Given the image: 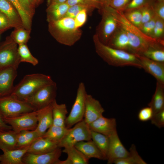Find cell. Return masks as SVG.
I'll list each match as a JSON object with an SVG mask.
<instances>
[{"label":"cell","instance_id":"53","mask_svg":"<svg viewBox=\"0 0 164 164\" xmlns=\"http://www.w3.org/2000/svg\"><path fill=\"white\" fill-rule=\"evenodd\" d=\"M100 1L101 9L103 8L108 6L111 0H100Z\"/></svg>","mask_w":164,"mask_h":164},{"label":"cell","instance_id":"27","mask_svg":"<svg viewBox=\"0 0 164 164\" xmlns=\"http://www.w3.org/2000/svg\"><path fill=\"white\" fill-rule=\"evenodd\" d=\"M53 125L65 126L66 115L68 113L65 104H58L55 100L52 104Z\"/></svg>","mask_w":164,"mask_h":164},{"label":"cell","instance_id":"12","mask_svg":"<svg viewBox=\"0 0 164 164\" xmlns=\"http://www.w3.org/2000/svg\"><path fill=\"white\" fill-rule=\"evenodd\" d=\"M62 151L60 148L48 153L35 154L26 152L22 158L23 164H57Z\"/></svg>","mask_w":164,"mask_h":164},{"label":"cell","instance_id":"39","mask_svg":"<svg viewBox=\"0 0 164 164\" xmlns=\"http://www.w3.org/2000/svg\"><path fill=\"white\" fill-rule=\"evenodd\" d=\"M85 9H89L91 11L93 9L85 4L76 5L69 7L64 17L74 19L80 11Z\"/></svg>","mask_w":164,"mask_h":164},{"label":"cell","instance_id":"11","mask_svg":"<svg viewBox=\"0 0 164 164\" xmlns=\"http://www.w3.org/2000/svg\"><path fill=\"white\" fill-rule=\"evenodd\" d=\"M37 110L17 116L3 118L4 122L17 132L23 130H33L36 128L38 121Z\"/></svg>","mask_w":164,"mask_h":164},{"label":"cell","instance_id":"38","mask_svg":"<svg viewBox=\"0 0 164 164\" xmlns=\"http://www.w3.org/2000/svg\"><path fill=\"white\" fill-rule=\"evenodd\" d=\"M164 33V20L156 15L152 37L157 39H163Z\"/></svg>","mask_w":164,"mask_h":164},{"label":"cell","instance_id":"30","mask_svg":"<svg viewBox=\"0 0 164 164\" xmlns=\"http://www.w3.org/2000/svg\"><path fill=\"white\" fill-rule=\"evenodd\" d=\"M91 139L106 159L109 144V137L103 134L91 130Z\"/></svg>","mask_w":164,"mask_h":164},{"label":"cell","instance_id":"43","mask_svg":"<svg viewBox=\"0 0 164 164\" xmlns=\"http://www.w3.org/2000/svg\"><path fill=\"white\" fill-rule=\"evenodd\" d=\"M132 0H111L109 5L111 8L124 12Z\"/></svg>","mask_w":164,"mask_h":164},{"label":"cell","instance_id":"46","mask_svg":"<svg viewBox=\"0 0 164 164\" xmlns=\"http://www.w3.org/2000/svg\"><path fill=\"white\" fill-rule=\"evenodd\" d=\"M147 4V0H132L124 12L139 9Z\"/></svg>","mask_w":164,"mask_h":164},{"label":"cell","instance_id":"50","mask_svg":"<svg viewBox=\"0 0 164 164\" xmlns=\"http://www.w3.org/2000/svg\"><path fill=\"white\" fill-rule=\"evenodd\" d=\"M84 3L93 9H97L100 10L101 9L100 0H84Z\"/></svg>","mask_w":164,"mask_h":164},{"label":"cell","instance_id":"37","mask_svg":"<svg viewBox=\"0 0 164 164\" xmlns=\"http://www.w3.org/2000/svg\"><path fill=\"white\" fill-rule=\"evenodd\" d=\"M126 17L133 25L139 28L141 26L142 14L140 9L124 12Z\"/></svg>","mask_w":164,"mask_h":164},{"label":"cell","instance_id":"21","mask_svg":"<svg viewBox=\"0 0 164 164\" xmlns=\"http://www.w3.org/2000/svg\"><path fill=\"white\" fill-rule=\"evenodd\" d=\"M74 146L89 159L95 158L100 160H106V158L92 140L78 142Z\"/></svg>","mask_w":164,"mask_h":164},{"label":"cell","instance_id":"52","mask_svg":"<svg viewBox=\"0 0 164 164\" xmlns=\"http://www.w3.org/2000/svg\"><path fill=\"white\" fill-rule=\"evenodd\" d=\"M66 2L69 7L77 4H85L84 0H67Z\"/></svg>","mask_w":164,"mask_h":164},{"label":"cell","instance_id":"18","mask_svg":"<svg viewBox=\"0 0 164 164\" xmlns=\"http://www.w3.org/2000/svg\"><path fill=\"white\" fill-rule=\"evenodd\" d=\"M37 111L38 124L35 130L41 137L53 124L52 104Z\"/></svg>","mask_w":164,"mask_h":164},{"label":"cell","instance_id":"15","mask_svg":"<svg viewBox=\"0 0 164 164\" xmlns=\"http://www.w3.org/2000/svg\"><path fill=\"white\" fill-rule=\"evenodd\" d=\"M17 68L8 67L0 69V97L9 95L14 86V80L17 76Z\"/></svg>","mask_w":164,"mask_h":164},{"label":"cell","instance_id":"26","mask_svg":"<svg viewBox=\"0 0 164 164\" xmlns=\"http://www.w3.org/2000/svg\"><path fill=\"white\" fill-rule=\"evenodd\" d=\"M148 105L153 114L164 109V84L157 81L155 91Z\"/></svg>","mask_w":164,"mask_h":164},{"label":"cell","instance_id":"45","mask_svg":"<svg viewBox=\"0 0 164 164\" xmlns=\"http://www.w3.org/2000/svg\"><path fill=\"white\" fill-rule=\"evenodd\" d=\"M151 123L159 128L164 127V109L153 114L151 120Z\"/></svg>","mask_w":164,"mask_h":164},{"label":"cell","instance_id":"13","mask_svg":"<svg viewBox=\"0 0 164 164\" xmlns=\"http://www.w3.org/2000/svg\"><path fill=\"white\" fill-rule=\"evenodd\" d=\"M109 144L107 155V163L111 164L117 159L128 156V152L121 142L117 131L109 137Z\"/></svg>","mask_w":164,"mask_h":164},{"label":"cell","instance_id":"41","mask_svg":"<svg viewBox=\"0 0 164 164\" xmlns=\"http://www.w3.org/2000/svg\"><path fill=\"white\" fill-rule=\"evenodd\" d=\"M156 15H155L149 21L142 24L139 29L145 35L152 37L155 26Z\"/></svg>","mask_w":164,"mask_h":164},{"label":"cell","instance_id":"32","mask_svg":"<svg viewBox=\"0 0 164 164\" xmlns=\"http://www.w3.org/2000/svg\"><path fill=\"white\" fill-rule=\"evenodd\" d=\"M69 129L65 126H59L53 125L41 137L59 142L66 135Z\"/></svg>","mask_w":164,"mask_h":164},{"label":"cell","instance_id":"28","mask_svg":"<svg viewBox=\"0 0 164 164\" xmlns=\"http://www.w3.org/2000/svg\"><path fill=\"white\" fill-rule=\"evenodd\" d=\"M17 133L12 129L0 131V149H16Z\"/></svg>","mask_w":164,"mask_h":164},{"label":"cell","instance_id":"8","mask_svg":"<svg viewBox=\"0 0 164 164\" xmlns=\"http://www.w3.org/2000/svg\"><path fill=\"white\" fill-rule=\"evenodd\" d=\"M87 94L84 84L82 82H80L77 89L75 101L70 112L65 120V125L67 128H70L83 119Z\"/></svg>","mask_w":164,"mask_h":164},{"label":"cell","instance_id":"20","mask_svg":"<svg viewBox=\"0 0 164 164\" xmlns=\"http://www.w3.org/2000/svg\"><path fill=\"white\" fill-rule=\"evenodd\" d=\"M0 11L7 17L12 28H24L19 13L9 0H0Z\"/></svg>","mask_w":164,"mask_h":164},{"label":"cell","instance_id":"7","mask_svg":"<svg viewBox=\"0 0 164 164\" xmlns=\"http://www.w3.org/2000/svg\"><path fill=\"white\" fill-rule=\"evenodd\" d=\"M91 130L88 125L84 119L75 125L72 128H69L68 131L59 142V148L73 146L77 143L82 141L91 140Z\"/></svg>","mask_w":164,"mask_h":164},{"label":"cell","instance_id":"54","mask_svg":"<svg viewBox=\"0 0 164 164\" xmlns=\"http://www.w3.org/2000/svg\"><path fill=\"white\" fill-rule=\"evenodd\" d=\"M67 0H50L49 5L54 3H62L66 2Z\"/></svg>","mask_w":164,"mask_h":164},{"label":"cell","instance_id":"9","mask_svg":"<svg viewBox=\"0 0 164 164\" xmlns=\"http://www.w3.org/2000/svg\"><path fill=\"white\" fill-rule=\"evenodd\" d=\"M17 45L10 36L0 44V69L8 67L17 69L21 62Z\"/></svg>","mask_w":164,"mask_h":164},{"label":"cell","instance_id":"33","mask_svg":"<svg viewBox=\"0 0 164 164\" xmlns=\"http://www.w3.org/2000/svg\"><path fill=\"white\" fill-rule=\"evenodd\" d=\"M142 55L155 61L164 62V46L159 45L150 47Z\"/></svg>","mask_w":164,"mask_h":164},{"label":"cell","instance_id":"2","mask_svg":"<svg viewBox=\"0 0 164 164\" xmlns=\"http://www.w3.org/2000/svg\"><path fill=\"white\" fill-rule=\"evenodd\" d=\"M93 41L97 53L110 65L115 67L132 66L142 68L139 59L134 54L110 47L100 41L95 34Z\"/></svg>","mask_w":164,"mask_h":164},{"label":"cell","instance_id":"5","mask_svg":"<svg viewBox=\"0 0 164 164\" xmlns=\"http://www.w3.org/2000/svg\"><path fill=\"white\" fill-rule=\"evenodd\" d=\"M35 111L26 102L10 95L0 97V115L3 118Z\"/></svg>","mask_w":164,"mask_h":164},{"label":"cell","instance_id":"56","mask_svg":"<svg viewBox=\"0 0 164 164\" xmlns=\"http://www.w3.org/2000/svg\"><path fill=\"white\" fill-rule=\"evenodd\" d=\"M158 1L161 2V1H164V0H157Z\"/></svg>","mask_w":164,"mask_h":164},{"label":"cell","instance_id":"29","mask_svg":"<svg viewBox=\"0 0 164 164\" xmlns=\"http://www.w3.org/2000/svg\"><path fill=\"white\" fill-rule=\"evenodd\" d=\"M40 137L35 129L23 130L17 133L16 149L23 148L30 145Z\"/></svg>","mask_w":164,"mask_h":164},{"label":"cell","instance_id":"19","mask_svg":"<svg viewBox=\"0 0 164 164\" xmlns=\"http://www.w3.org/2000/svg\"><path fill=\"white\" fill-rule=\"evenodd\" d=\"M59 142L40 137L30 145L27 152L40 154L50 152L59 147Z\"/></svg>","mask_w":164,"mask_h":164},{"label":"cell","instance_id":"1","mask_svg":"<svg viewBox=\"0 0 164 164\" xmlns=\"http://www.w3.org/2000/svg\"><path fill=\"white\" fill-rule=\"evenodd\" d=\"M108 7L114 16L118 27L123 29L127 35L130 53L142 55L150 47L158 45L164 46L163 39H157L145 34L128 20L123 12L115 10L109 6Z\"/></svg>","mask_w":164,"mask_h":164},{"label":"cell","instance_id":"44","mask_svg":"<svg viewBox=\"0 0 164 164\" xmlns=\"http://www.w3.org/2000/svg\"><path fill=\"white\" fill-rule=\"evenodd\" d=\"M153 114L152 109L148 106L143 108L140 110L138 114V118L142 121H147L151 120Z\"/></svg>","mask_w":164,"mask_h":164},{"label":"cell","instance_id":"48","mask_svg":"<svg viewBox=\"0 0 164 164\" xmlns=\"http://www.w3.org/2000/svg\"><path fill=\"white\" fill-rule=\"evenodd\" d=\"M25 10L32 18L35 14L34 5L29 0H18Z\"/></svg>","mask_w":164,"mask_h":164},{"label":"cell","instance_id":"6","mask_svg":"<svg viewBox=\"0 0 164 164\" xmlns=\"http://www.w3.org/2000/svg\"><path fill=\"white\" fill-rule=\"evenodd\" d=\"M57 90L56 84L53 82L40 88L25 101L39 110L52 104L56 100Z\"/></svg>","mask_w":164,"mask_h":164},{"label":"cell","instance_id":"35","mask_svg":"<svg viewBox=\"0 0 164 164\" xmlns=\"http://www.w3.org/2000/svg\"><path fill=\"white\" fill-rule=\"evenodd\" d=\"M19 13L25 29L31 30L32 18L22 7L18 0H9Z\"/></svg>","mask_w":164,"mask_h":164},{"label":"cell","instance_id":"31","mask_svg":"<svg viewBox=\"0 0 164 164\" xmlns=\"http://www.w3.org/2000/svg\"><path fill=\"white\" fill-rule=\"evenodd\" d=\"M129 155L127 157L115 160V164H146L139 155L135 145L132 144L130 149Z\"/></svg>","mask_w":164,"mask_h":164},{"label":"cell","instance_id":"22","mask_svg":"<svg viewBox=\"0 0 164 164\" xmlns=\"http://www.w3.org/2000/svg\"><path fill=\"white\" fill-rule=\"evenodd\" d=\"M29 146L12 150H5L0 155L1 164H23L22 158L27 152Z\"/></svg>","mask_w":164,"mask_h":164},{"label":"cell","instance_id":"23","mask_svg":"<svg viewBox=\"0 0 164 164\" xmlns=\"http://www.w3.org/2000/svg\"><path fill=\"white\" fill-rule=\"evenodd\" d=\"M106 45L113 48L130 53L129 44L127 35L123 29L118 27Z\"/></svg>","mask_w":164,"mask_h":164},{"label":"cell","instance_id":"25","mask_svg":"<svg viewBox=\"0 0 164 164\" xmlns=\"http://www.w3.org/2000/svg\"><path fill=\"white\" fill-rule=\"evenodd\" d=\"M69 7L66 2L49 5L46 10L47 21L48 22L64 18Z\"/></svg>","mask_w":164,"mask_h":164},{"label":"cell","instance_id":"55","mask_svg":"<svg viewBox=\"0 0 164 164\" xmlns=\"http://www.w3.org/2000/svg\"><path fill=\"white\" fill-rule=\"evenodd\" d=\"M32 3L34 6L36 2L37 1V0H29Z\"/></svg>","mask_w":164,"mask_h":164},{"label":"cell","instance_id":"10","mask_svg":"<svg viewBox=\"0 0 164 164\" xmlns=\"http://www.w3.org/2000/svg\"><path fill=\"white\" fill-rule=\"evenodd\" d=\"M102 18L95 34L101 42L106 45L118 28V25L108 6L101 9Z\"/></svg>","mask_w":164,"mask_h":164},{"label":"cell","instance_id":"40","mask_svg":"<svg viewBox=\"0 0 164 164\" xmlns=\"http://www.w3.org/2000/svg\"><path fill=\"white\" fill-rule=\"evenodd\" d=\"M140 9L142 14V24L150 20L155 15L152 6L149 4L144 6Z\"/></svg>","mask_w":164,"mask_h":164},{"label":"cell","instance_id":"4","mask_svg":"<svg viewBox=\"0 0 164 164\" xmlns=\"http://www.w3.org/2000/svg\"><path fill=\"white\" fill-rule=\"evenodd\" d=\"M53 82L50 76L43 74L27 75L14 87L10 95L25 101L40 88Z\"/></svg>","mask_w":164,"mask_h":164},{"label":"cell","instance_id":"36","mask_svg":"<svg viewBox=\"0 0 164 164\" xmlns=\"http://www.w3.org/2000/svg\"><path fill=\"white\" fill-rule=\"evenodd\" d=\"M18 50L21 62L29 63L34 66L38 64V60L32 54L26 44L19 45Z\"/></svg>","mask_w":164,"mask_h":164},{"label":"cell","instance_id":"17","mask_svg":"<svg viewBox=\"0 0 164 164\" xmlns=\"http://www.w3.org/2000/svg\"><path fill=\"white\" fill-rule=\"evenodd\" d=\"M91 131L110 136L117 131L116 120L114 118H108L101 116L88 125Z\"/></svg>","mask_w":164,"mask_h":164},{"label":"cell","instance_id":"3","mask_svg":"<svg viewBox=\"0 0 164 164\" xmlns=\"http://www.w3.org/2000/svg\"><path fill=\"white\" fill-rule=\"evenodd\" d=\"M48 29L57 42L69 46L75 44L82 35V31L75 27L74 19L69 17L48 22Z\"/></svg>","mask_w":164,"mask_h":164},{"label":"cell","instance_id":"42","mask_svg":"<svg viewBox=\"0 0 164 164\" xmlns=\"http://www.w3.org/2000/svg\"><path fill=\"white\" fill-rule=\"evenodd\" d=\"M91 11L87 9H84L80 11L74 19L75 27L78 29L82 26L86 22L87 13Z\"/></svg>","mask_w":164,"mask_h":164},{"label":"cell","instance_id":"34","mask_svg":"<svg viewBox=\"0 0 164 164\" xmlns=\"http://www.w3.org/2000/svg\"><path fill=\"white\" fill-rule=\"evenodd\" d=\"M31 30L24 28H15L12 32L10 36L17 45L26 44L30 38Z\"/></svg>","mask_w":164,"mask_h":164},{"label":"cell","instance_id":"16","mask_svg":"<svg viewBox=\"0 0 164 164\" xmlns=\"http://www.w3.org/2000/svg\"><path fill=\"white\" fill-rule=\"evenodd\" d=\"M105 110L100 102L90 95L87 94L84 119L88 125L103 115Z\"/></svg>","mask_w":164,"mask_h":164},{"label":"cell","instance_id":"47","mask_svg":"<svg viewBox=\"0 0 164 164\" xmlns=\"http://www.w3.org/2000/svg\"><path fill=\"white\" fill-rule=\"evenodd\" d=\"M12 28L8 18L0 11V34Z\"/></svg>","mask_w":164,"mask_h":164},{"label":"cell","instance_id":"14","mask_svg":"<svg viewBox=\"0 0 164 164\" xmlns=\"http://www.w3.org/2000/svg\"><path fill=\"white\" fill-rule=\"evenodd\" d=\"M135 55L139 60L142 68L155 77L157 81L164 84V62L155 61L142 55Z\"/></svg>","mask_w":164,"mask_h":164},{"label":"cell","instance_id":"24","mask_svg":"<svg viewBox=\"0 0 164 164\" xmlns=\"http://www.w3.org/2000/svg\"><path fill=\"white\" fill-rule=\"evenodd\" d=\"M62 152L66 153L67 159L65 160H59L57 164H87L89 159L74 146L64 148Z\"/></svg>","mask_w":164,"mask_h":164},{"label":"cell","instance_id":"49","mask_svg":"<svg viewBox=\"0 0 164 164\" xmlns=\"http://www.w3.org/2000/svg\"><path fill=\"white\" fill-rule=\"evenodd\" d=\"M152 7L155 14L164 20V1H158Z\"/></svg>","mask_w":164,"mask_h":164},{"label":"cell","instance_id":"51","mask_svg":"<svg viewBox=\"0 0 164 164\" xmlns=\"http://www.w3.org/2000/svg\"><path fill=\"white\" fill-rule=\"evenodd\" d=\"M12 129L11 126L6 123L0 115V131Z\"/></svg>","mask_w":164,"mask_h":164}]
</instances>
